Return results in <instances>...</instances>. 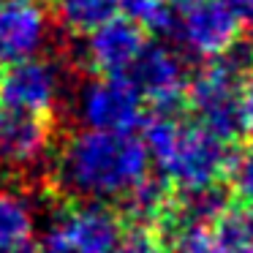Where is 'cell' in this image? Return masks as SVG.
I'll return each mask as SVG.
<instances>
[{"mask_svg":"<svg viewBox=\"0 0 253 253\" xmlns=\"http://www.w3.org/2000/svg\"><path fill=\"white\" fill-rule=\"evenodd\" d=\"M147 171V147L133 133L63 131L41 188L52 204L66 199H120Z\"/></svg>","mask_w":253,"mask_h":253,"instance_id":"cell-1","label":"cell"},{"mask_svg":"<svg viewBox=\"0 0 253 253\" xmlns=\"http://www.w3.org/2000/svg\"><path fill=\"white\" fill-rule=\"evenodd\" d=\"M142 131V142L158 166V174L166 177L177 191L212 185L229 174L234 158L231 139L218 136L196 120L185 123L177 117V112H153L144 117Z\"/></svg>","mask_w":253,"mask_h":253,"instance_id":"cell-2","label":"cell"},{"mask_svg":"<svg viewBox=\"0 0 253 253\" xmlns=\"http://www.w3.org/2000/svg\"><path fill=\"white\" fill-rule=\"evenodd\" d=\"M60 133L57 115L0 109V164L14 177H39V169L46 177Z\"/></svg>","mask_w":253,"mask_h":253,"instance_id":"cell-3","label":"cell"},{"mask_svg":"<svg viewBox=\"0 0 253 253\" xmlns=\"http://www.w3.org/2000/svg\"><path fill=\"white\" fill-rule=\"evenodd\" d=\"M245 74H240L226 57L204 60L193 77H188L185 106L193 112L199 126L215 131L223 139H234L240 133V84Z\"/></svg>","mask_w":253,"mask_h":253,"instance_id":"cell-4","label":"cell"},{"mask_svg":"<svg viewBox=\"0 0 253 253\" xmlns=\"http://www.w3.org/2000/svg\"><path fill=\"white\" fill-rule=\"evenodd\" d=\"M66 68L55 57H22L0 66V109L57 115Z\"/></svg>","mask_w":253,"mask_h":253,"instance_id":"cell-5","label":"cell"},{"mask_svg":"<svg viewBox=\"0 0 253 253\" xmlns=\"http://www.w3.org/2000/svg\"><path fill=\"white\" fill-rule=\"evenodd\" d=\"M144 101L128 77H93L77 93V115L84 128L112 133H133L142 128Z\"/></svg>","mask_w":253,"mask_h":253,"instance_id":"cell-6","label":"cell"},{"mask_svg":"<svg viewBox=\"0 0 253 253\" xmlns=\"http://www.w3.org/2000/svg\"><path fill=\"white\" fill-rule=\"evenodd\" d=\"M55 226L66 234L77 253H115L128 229L123 210L104 199H66L55 202Z\"/></svg>","mask_w":253,"mask_h":253,"instance_id":"cell-7","label":"cell"},{"mask_svg":"<svg viewBox=\"0 0 253 253\" xmlns=\"http://www.w3.org/2000/svg\"><path fill=\"white\" fill-rule=\"evenodd\" d=\"M174 33L188 55L215 60L242 39V25L223 0H196L182 8Z\"/></svg>","mask_w":253,"mask_h":253,"instance_id":"cell-8","label":"cell"},{"mask_svg":"<svg viewBox=\"0 0 253 253\" xmlns=\"http://www.w3.org/2000/svg\"><path fill=\"white\" fill-rule=\"evenodd\" d=\"M126 77L139 90L144 104L155 112H177L185 106L188 68L182 57L169 46L147 44Z\"/></svg>","mask_w":253,"mask_h":253,"instance_id":"cell-9","label":"cell"},{"mask_svg":"<svg viewBox=\"0 0 253 253\" xmlns=\"http://www.w3.org/2000/svg\"><path fill=\"white\" fill-rule=\"evenodd\" d=\"M147 46V33L128 17H112L87 33L79 68L90 77H126L142 49Z\"/></svg>","mask_w":253,"mask_h":253,"instance_id":"cell-10","label":"cell"},{"mask_svg":"<svg viewBox=\"0 0 253 253\" xmlns=\"http://www.w3.org/2000/svg\"><path fill=\"white\" fill-rule=\"evenodd\" d=\"M55 25L44 0H0V63L33 57L46 49Z\"/></svg>","mask_w":253,"mask_h":253,"instance_id":"cell-11","label":"cell"},{"mask_svg":"<svg viewBox=\"0 0 253 253\" xmlns=\"http://www.w3.org/2000/svg\"><path fill=\"white\" fill-rule=\"evenodd\" d=\"M171 196H174V188L166 177L161 174H144L142 180H136L126 193H123V215H126L128 223L133 226H150V229H158L164 223L166 212L171 207Z\"/></svg>","mask_w":253,"mask_h":253,"instance_id":"cell-12","label":"cell"},{"mask_svg":"<svg viewBox=\"0 0 253 253\" xmlns=\"http://www.w3.org/2000/svg\"><path fill=\"white\" fill-rule=\"evenodd\" d=\"M49 11L63 30L87 36L106 19L117 17L120 0H49Z\"/></svg>","mask_w":253,"mask_h":253,"instance_id":"cell-13","label":"cell"},{"mask_svg":"<svg viewBox=\"0 0 253 253\" xmlns=\"http://www.w3.org/2000/svg\"><path fill=\"white\" fill-rule=\"evenodd\" d=\"M33 210L17 191H0V251L33 240Z\"/></svg>","mask_w":253,"mask_h":253,"instance_id":"cell-14","label":"cell"},{"mask_svg":"<svg viewBox=\"0 0 253 253\" xmlns=\"http://www.w3.org/2000/svg\"><path fill=\"white\" fill-rule=\"evenodd\" d=\"M120 8L147 36H166L177 28V14L169 0H120Z\"/></svg>","mask_w":253,"mask_h":253,"instance_id":"cell-15","label":"cell"},{"mask_svg":"<svg viewBox=\"0 0 253 253\" xmlns=\"http://www.w3.org/2000/svg\"><path fill=\"white\" fill-rule=\"evenodd\" d=\"M166 253H231L212 226H180L164 237Z\"/></svg>","mask_w":253,"mask_h":253,"instance_id":"cell-16","label":"cell"},{"mask_svg":"<svg viewBox=\"0 0 253 253\" xmlns=\"http://www.w3.org/2000/svg\"><path fill=\"white\" fill-rule=\"evenodd\" d=\"M234 185V193L242 202L253 204V139L248 147H242L240 153H234L229 166V174H226Z\"/></svg>","mask_w":253,"mask_h":253,"instance_id":"cell-17","label":"cell"},{"mask_svg":"<svg viewBox=\"0 0 253 253\" xmlns=\"http://www.w3.org/2000/svg\"><path fill=\"white\" fill-rule=\"evenodd\" d=\"M115 253H166V245L155 229L128 223V229L123 234V240L117 242Z\"/></svg>","mask_w":253,"mask_h":253,"instance_id":"cell-18","label":"cell"},{"mask_svg":"<svg viewBox=\"0 0 253 253\" xmlns=\"http://www.w3.org/2000/svg\"><path fill=\"white\" fill-rule=\"evenodd\" d=\"M237 115H240V131L253 139V71L245 74V79L240 84V106H237Z\"/></svg>","mask_w":253,"mask_h":253,"instance_id":"cell-19","label":"cell"},{"mask_svg":"<svg viewBox=\"0 0 253 253\" xmlns=\"http://www.w3.org/2000/svg\"><path fill=\"white\" fill-rule=\"evenodd\" d=\"M39 248H41V253H77V251L71 248V242L66 240V234H63L57 226L49 231V234H46V240L41 242Z\"/></svg>","mask_w":253,"mask_h":253,"instance_id":"cell-20","label":"cell"},{"mask_svg":"<svg viewBox=\"0 0 253 253\" xmlns=\"http://www.w3.org/2000/svg\"><path fill=\"white\" fill-rule=\"evenodd\" d=\"M223 3L234 11V17L240 19L242 28L253 30V0H223Z\"/></svg>","mask_w":253,"mask_h":253,"instance_id":"cell-21","label":"cell"},{"mask_svg":"<svg viewBox=\"0 0 253 253\" xmlns=\"http://www.w3.org/2000/svg\"><path fill=\"white\" fill-rule=\"evenodd\" d=\"M0 253H41V248H39V242H36V240H28V242H22V245H14V248L0 251Z\"/></svg>","mask_w":253,"mask_h":253,"instance_id":"cell-22","label":"cell"},{"mask_svg":"<svg viewBox=\"0 0 253 253\" xmlns=\"http://www.w3.org/2000/svg\"><path fill=\"white\" fill-rule=\"evenodd\" d=\"M174 8H185V6H191V3H196V0H169Z\"/></svg>","mask_w":253,"mask_h":253,"instance_id":"cell-23","label":"cell"},{"mask_svg":"<svg viewBox=\"0 0 253 253\" xmlns=\"http://www.w3.org/2000/svg\"><path fill=\"white\" fill-rule=\"evenodd\" d=\"M242 253H253V245H251V248H248V251H242Z\"/></svg>","mask_w":253,"mask_h":253,"instance_id":"cell-24","label":"cell"},{"mask_svg":"<svg viewBox=\"0 0 253 253\" xmlns=\"http://www.w3.org/2000/svg\"><path fill=\"white\" fill-rule=\"evenodd\" d=\"M44 3H49V0H44Z\"/></svg>","mask_w":253,"mask_h":253,"instance_id":"cell-25","label":"cell"}]
</instances>
